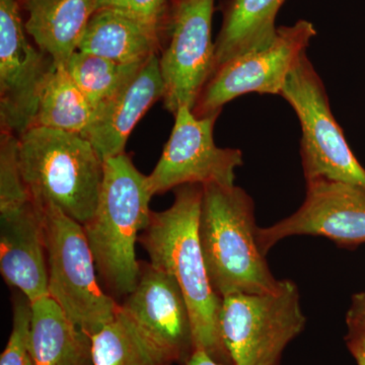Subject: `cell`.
Here are the masks:
<instances>
[{
	"mask_svg": "<svg viewBox=\"0 0 365 365\" xmlns=\"http://www.w3.org/2000/svg\"><path fill=\"white\" fill-rule=\"evenodd\" d=\"M202 191V185L178 187L170 207L151 212L139 242L151 265L169 274L181 288L191 316L196 350H203L220 364L234 365L220 332L222 299L209 280L199 240Z\"/></svg>",
	"mask_w": 365,
	"mask_h": 365,
	"instance_id": "cell-1",
	"label": "cell"
},
{
	"mask_svg": "<svg viewBox=\"0 0 365 365\" xmlns=\"http://www.w3.org/2000/svg\"><path fill=\"white\" fill-rule=\"evenodd\" d=\"M198 235L209 280L218 297L279 292L257 241L253 199L232 185L202 186Z\"/></svg>",
	"mask_w": 365,
	"mask_h": 365,
	"instance_id": "cell-2",
	"label": "cell"
},
{
	"mask_svg": "<svg viewBox=\"0 0 365 365\" xmlns=\"http://www.w3.org/2000/svg\"><path fill=\"white\" fill-rule=\"evenodd\" d=\"M148 176L126 153L104 160V179L95 215L83 225L98 275L116 297H126L140 274L135 246L150 223Z\"/></svg>",
	"mask_w": 365,
	"mask_h": 365,
	"instance_id": "cell-3",
	"label": "cell"
},
{
	"mask_svg": "<svg viewBox=\"0 0 365 365\" xmlns=\"http://www.w3.org/2000/svg\"><path fill=\"white\" fill-rule=\"evenodd\" d=\"M24 181L39 207H55L85 225L97 209L104 160L81 134L33 126L19 136Z\"/></svg>",
	"mask_w": 365,
	"mask_h": 365,
	"instance_id": "cell-4",
	"label": "cell"
},
{
	"mask_svg": "<svg viewBox=\"0 0 365 365\" xmlns=\"http://www.w3.org/2000/svg\"><path fill=\"white\" fill-rule=\"evenodd\" d=\"M48 294L72 323L93 337L115 319L120 304L106 294L83 225L55 207L43 209Z\"/></svg>",
	"mask_w": 365,
	"mask_h": 365,
	"instance_id": "cell-5",
	"label": "cell"
},
{
	"mask_svg": "<svg viewBox=\"0 0 365 365\" xmlns=\"http://www.w3.org/2000/svg\"><path fill=\"white\" fill-rule=\"evenodd\" d=\"M280 97L292 106L302 126L300 155L306 182H339L365 193V169L350 150L307 52L290 71Z\"/></svg>",
	"mask_w": 365,
	"mask_h": 365,
	"instance_id": "cell-6",
	"label": "cell"
},
{
	"mask_svg": "<svg viewBox=\"0 0 365 365\" xmlns=\"http://www.w3.org/2000/svg\"><path fill=\"white\" fill-rule=\"evenodd\" d=\"M299 288L283 280L273 294L223 297L220 332L234 365H280L285 348L304 331Z\"/></svg>",
	"mask_w": 365,
	"mask_h": 365,
	"instance_id": "cell-7",
	"label": "cell"
},
{
	"mask_svg": "<svg viewBox=\"0 0 365 365\" xmlns=\"http://www.w3.org/2000/svg\"><path fill=\"white\" fill-rule=\"evenodd\" d=\"M213 11L215 0H173L168 43L160 56L163 105L173 115L181 107L193 110L215 71Z\"/></svg>",
	"mask_w": 365,
	"mask_h": 365,
	"instance_id": "cell-8",
	"label": "cell"
},
{
	"mask_svg": "<svg viewBox=\"0 0 365 365\" xmlns=\"http://www.w3.org/2000/svg\"><path fill=\"white\" fill-rule=\"evenodd\" d=\"M316 35L314 24L306 20L278 26L269 47L240 55L216 68L192 112L197 118L220 115L223 106L249 93L280 96L290 71Z\"/></svg>",
	"mask_w": 365,
	"mask_h": 365,
	"instance_id": "cell-9",
	"label": "cell"
},
{
	"mask_svg": "<svg viewBox=\"0 0 365 365\" xmlns=\"http://www.w3.org/2000/svg\"><path fill=\"white\" fill-rule=\"evenodd\" d=\"M172 133L162 157L148 176L151 194H163L184 185H235L242 150L220 148L213 138L220 115L197 118L189 107L176 112Z\"/></svg>",
	"mask_w": 365,
	"mask_h": 365,
	"instance_id": "cell-10",
	"label": "cell"
},
{
	"mask_svg": "<svg viewBox=\"0 0 365 365\" xmlns=\"http://www.w3.org/2000/svg\"><path fill=\"white\" fill-rule=\"evenodd\" d=\"M18 0H0V124L21 136L35 123L54 61L26 37Z\"/></svg>",
	"mask_w": 365,
	"mask_h": 365,
	"instance_id": "cell-11",
	"label": "cell"
},
{
	"mask_svg": "<svg viewBox=\"0 0 365 365\" xmlns=\"http://www.w3.org/2000/svg\"><path fill=\"white\" fill-rule=\"evenodd\" d=\"M292 235L325 237L344 247L364 244V192L339 182H307L302 205L272 227H258L257 241L266 256L278 242Z\"/></svg>",
	"mask_w": 365,
	"mask_h": 365,
	"instance_id": "cell-12",
	"label": "cell"
},
{
	"mask_svg": "<svg viewBox=\"0 0 365 365\" xmlns=\"http://www.w3.org/2000/svg\"><path fill=\"white\" fill-rule=\"evenodd\" d=\"M120 306L165 359L187 364L195 342L188 304L174 278L150 263H140L136 287Z\"/></svg>",
	"mask_w": 365,
	"mask_h": 365,
	"instance_id": "cell-13",
	"label": "cell"
},
{
	"mask_svg": "<svg viewBox=\"0 0 365 365\" xmlns=\"http://www.w3.org/2000/svg\"><path fill=\"white\" fill-rule=\"evenodd\" d=\"M163 95L160 56L155 54L114 97L93 110L83 137L90 140L104 160L125 153L134 127Z\"/></svg>",
	"mask_w": 365,
	"mask_h": 365,
	"instance_id": "cell-14",
	"label": "cell"
},
{
	"mask_svg": "<svg viewBox=\"0 0 365 365\" xmlns=\"http://www.w3.org/2000/svg\"><path fill=\"white\" fill-rule=\"evenodd\" d=\"M0 272L9 287L31 302L48 294L43 209L30 203L13 215L0 216Z\"/></svg>",
	"mask_w": 365,
	"mask_h": 365,
	"instance_id": "cell-15",
	"label": "cell"
},
{
	"mask_svg": "<svg viewBox=\"0 0 365 365\" xmlns=\"http://www.w3.org/2000/svg\"><path fill=\"white\" fill-rule=\"evenodd\" d=\"M25 28L40 50L55 63L66 64L78 51L97 0H23Z\"/></svg>",
	"mask_w": 365,
	"mask_h": 365,
	"instance_id": "cell-16",
	"label": "cell"
},
{
	"mask_svg": "<svg viewBox=\"0 0 365 365\" xmlns=\"http://www.w3.org/2000/svg\"><path fill=\"white\" fill-rule=\"evenodd\" d=\"M162 31L121 11L97 9L91 16L78 51L105 57L118 63H143L158 54Z\"/></svg>",
	"mask_w": 365,
	"mask_h": 365,
	"instance_id": "cell-17",
	"label": "cell"
},
{
	"mask_svg": "<svg viewBox=\"0 0 365 365\" xmlns=\"http://www.w3.org/2000/svg\"><path fill=\"white\" fill-rule=\"evenodd\" d=\"M32 304L30 349L35 365H93L91 337L50 297Z\"/></svg>",
	"mask_w": 365,
	"mask_h": 365,
	"instance_id": "cell-18",
	"label": "cell"
},
{
	"mask_svg": "<svg viewBox=\"0 0 365 365\" xmlns=\"http://www.w3.org/2000/svg\"><path fill=\"white\" fill-rule=\"evenodd\" d=\"M284 1L225 0L222 28L215 41V71L228 60L272 44L277 35L276 16Z\"/></svg>",
	"mask_w": 365,
	"mask_h": 365,
	"instance_id": "cell-19",
	"label": "cell"
},
{
	"mask_svg": "<svg viewBox=\"0 0 365 365\" xmlns=\"http://www.w3.org/2000/svg\"><path fill=\"white\" fill-rule=\"evenodd\" d=\"M91 117L93 109L66 66L54 62L41 91L34 126L83 136Z\"/></svg>",
	"mask_w": 365,
	"mask_h": 365,
	"instance_id": "cell-20",
	"label": "cell"
},
{
	"mask_svg": "<svg viewBox=\"0 0 365 365\" xmlns=\"http://www.w3.org/2000/svg\"><path fill=\"white\" fill-rule=\"evenodd\" d=\"M93 365H172L120 306L112 322L91 337Z\"/></svg>",
	"mask_w": 365,
	"mask_h": 365,
	"instance_id": "cell-21",
	"label": "cell"
},
{
	"mask_svg": "<svg viewBox=\"0 0 365 365\" xmlns=\"http://www.w3.org/2000/svg\"><path fill=\"white\" fill-rule=\"evenodd\" d=\"M143 63H118L78 50L71 55L66 67L93 111L124 88Z\"/></svg>",
	"mask_w": 365,
	"mask_h": 365,
	"instance_id": "cell-22",
	"label": "cell"
},
{
	"mask_svg": "<svg viewBox=\"0 0 365 365\" xmlns=\"http://www.w3.org/2000/svg\"><path fill=\"white\" fill-rule=\"evenodd\" d=\"M19 162V136L1 130L0 136V216L13 215L33 202Z\"/></svg>",
	"mask_w": 365,
	"mask_h": 365,
	"instance_id": "cell-23",
	"label": "cell"
},
{
	"mask_svg": "<svg viewBox=\"0 0 365 365\" xmlns=\"http://www.w3.org/2000/svg\"><path fill=\"white\" fill-rule=\"evenodd\" d=\"M31 319L32 304L18 292L13 299V329L0 356V365H35L30 349Z\"/></svg>",
	"mask_w": 365,
	"mask_h": 365,
	"instance_id": "cell-24",
	"label": "cell"
},
{
	"mask_svg": "<svg viewBox=\"0 0 365 365\" xmlns=\"http://www.w3.org/2000/svg\"><path fill=\"white\" fill-rule=\"evenodd\" d=\"M172 4L170 0H97V9H115L163 31Z\"/></svg>",
	"mask_w": 365,
	"mask_h": 365,
	"instance_id": "cell-25",
	"label": "cell"
},
{
	"mask_svg": "<svg viewBox=\"0 0 365 365\" xmlns=\"http://www.w3.org/2000/svg\"><path fill=\"white\" fill-rule=\"evenodd\" d=\"M348 332L365 331V292L353 295L351 307L346 317Z\"/></svg>",
	"mask_w": 365,
	"mask_h": 365,
	"instance_id": "cell-26",
	"label": "cell"
},
{
	"mask_svg": "<svg viewBox=\"0 0 365 365\" xmlns=\"http://www.w3.org/2000/svg\"><path fill=\"white\" fill-rule=\"evenodd\" d=\"M345 340L348 349L352 353L357 364L365 365V331L347 332Z\"/></svg>",
	"mask_w": 365,
	"mask_h": 365,
	"instance_id": "cell-27",
	"label": "cell"
},
{
	"mask_svg": "<svg viewBox=\"0 0 365 365\" xmlns=\"http://www.w3.org/2000/svg\"><path fill=\"white\" fill-rule=\"evenodd\" d=\"M185 365H227L216 361L203 350H195Z\"/></svg>",
	"mask_w": 365,
	"mask_h": 365,
	"instance_id": "cell-28",
	"label": "cell"
},
{
	"mask_svg": "<svg viewBox=\"0 0 365 365\" xmlns=\"http://www.w3.org/2000/svg\"><path fill=\"white\" fill-rule=\"evenodd\" d=\"M359 364V365H364V364Z\"/></svg>",
	"mask_w": 365,
	"mask_h": 365,
	"instance_id": "cell-29",
	"label": "cell"
}]
</instances>
